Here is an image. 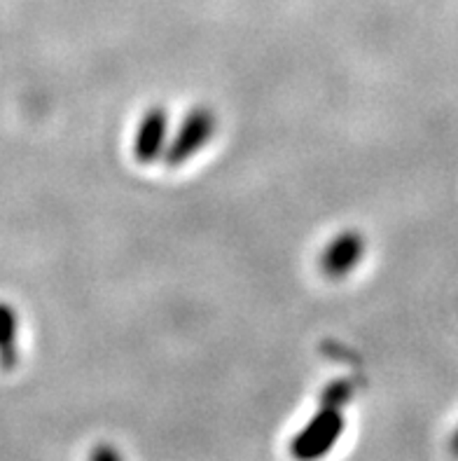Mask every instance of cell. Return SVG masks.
<instances>
[{
	"instance_id": "obj_1",
	"label": "cell",
	"mask_w": 458,
	"mask_h": 461,
	"mask_svg": "<svg viewBox=\"0 0 458 461\" xmlns=\"http://www.w3.org/2000/svg\"><path fill=\"white\" fill-rule=\"evenodd\" d=\"M354 396V384L348 380H337L325 386L320 393L319 410L313 412L307 427L297 433L291 443V455L295 461H319L330 455V450L342 438L346 420L344 408Z\"/></svg>"
},
{
	"instance_id": "obj_2",
	"label": "cell",
	"mask_w": 458,
	"mask_h": 461,
	"mask_svg": "<svg viewBox=\"0 0 458 461\" xmlns=\"http://www.w3.org/2000/svg\"><path fill=\"white\" fill-rule=\"evenodd\" d=\"M218 129V117L206 105H197L187 111L180 127L175 129L174 139L168 140V148L164 152L166 167H183L192 158H197L203 148L209 146Z\"/></svg>"
},
{
	"instance_id": "obj_3",
	"label": "cell",
	"mask_w": 458,
	"mask_h": 461,
	"mask_svg": "<svg viewBox=\"0 0 458 461\" xmlns=\"http://www.w3.org/2000/svg\"><path fill=\"white\" fill-rule=\"evenodd\" d=\"M367 253L365 237L355 230H344V232L335 234L328 244H325L323 253L319 258L320 272L328 279L337 281L344 279L363 263V258Z\"/></svg>"
},
{
	"instance_id": "obj_4",
	"label": "cell",
	"mask_w": 458,
	"mask_h": 461,
	"mask_svg": "<svg viewBox=\"0 0 458 461\" xmlns=\"http://www.w3.org/2000/svg\"><path fill=\"white\" fill-rule=\"evenodd\" d=\"M168 113L162 105L148 108L146 115L140 117L139 129L134 136V159L139 164H155L164 159L168 148Z\"/></svg>"
},
{
	"instance_id": "obj_5",
	"label": "cell",
	"mask_w": 458,
	"mask_h": 461,
	"mask_svg": "<svg viewBox=\"0 0 458 461\" xmlns=\"http://www.w3.org/2000/svg\"><path fill=\"white\" fill-rule=\"evenodd\" d=\"M89 461H124L122 455L108 443H99L94 445L92 455H89Z\"/></svg>"
},
{
	"instance_id": "obj_6",
	"label": "cell",
	"mask_w": 458,
	"mask_h": 461,
	"mask_svg": "<svg viewBox=\"0 0 458 461\" xmlns=\"http://www.w3.org/2000/svg\"><path fill=\"white\" fill-rule=\"evenodd\" d=\"M449 450H452V455L458 459V429H456V433H454V436H452V443H449Z\"/></svg>"
}]
</instances>
